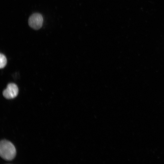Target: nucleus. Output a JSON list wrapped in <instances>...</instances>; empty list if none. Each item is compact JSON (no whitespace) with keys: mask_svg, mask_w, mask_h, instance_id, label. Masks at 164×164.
Instances as JSON below:
<instances>
[{"mask_svg":"<svg viewBox=\"0 0 164 164\" xmlns=\"http://www.w3.org/2000/svg\"><path fill=\"white\" fill-rule=\"evenodd\" d=\"M42 15L39 13H35L30 16L28 19V24L32 29L37 30L40 29L43 23Z\"/></svg>","mask_w":164,"mask_h":164,"instance_id":"2","label":"nucleus"},{"mask_svg":"<svg viewBox=\"0 0 164 164\" xmlns=\"http://www.w3.org/2000/svg\"><path fill=\"white\" fill-rule=\"evenodd\" d=\"M0 67L2 68L5 66L7 63V59L5 56L2 53L0 55Z\"/></svg>","mask_w":164,"mask_h":164,"instance_id":"4","label":"nucleus"},{"mask_svg":"<svg viewBox=\"0 0 164 164\" xmlns=\"http://www.w3.org/2000/svg\"><path fill=\"white\" fill-rule=\"evenodd\" d=\"M16 154L15 148L11 142L6 140L1 141L0 155L2 158L6 160H11L15 158Z\"/></svg>","mask_w":164,"mask_h":164,"instance_id":"1","label":"nucleus"},{"mask_svg":"<svg viewBox=\"0 0 164 164\" xmlns=\"http://www.w3.org/2000/svg\"><path fill=\"white\" fill-rule=\"evenodd\" d=\"M18 93V88L15 84H9L6 88L3 91V94L6 98L10 99L15 97Z\"/></svg>","mask_w":164,"mask_h":164,"instance_id":"3","label":"nucleus"}]
</instances>
